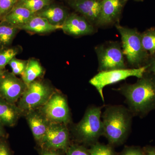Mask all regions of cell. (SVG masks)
<instances>
[{
  "mask_svg": "<svg viewBox=\"0 0 155 155\" xmlns=\"http://www.w3.org/2000/svg\"><path fill=\"white\" fill-rule=\"evenodd\" d=\"M125 97L133 116L143 118L155 110V76L146 71L133 84H122L116 90Z\"/></svg>",
  "mask_w": 155,
  "mask_h": 155,
  "instance_id": "1",
  "label": "cell"
},
{
  "mask_svg": "<svg viewBox=\"0 0 155 155\" xmlns=\"http://www.w3.org/2000/svg\"><path fill=\"white\" fill-rule=\"evenodd\" d=\"M133 114L122 105L107 107L102 114L103 135L113 145L122 144L131 130Z\"/></svg>",
  "mask_w": 155,
  "mask_h": 155,
  "instance_id": "2",
  "label": "cell"
},
{
  "mask_svg": "<svg viewBox=\"0 0 155 155\" xmlns=\"http://www.w3.org/2000/svg\"><path fill=\"white\" fill-rule=\"evenodd\" d=\"M116 28L121 36L122 50L127 63L138 68L145 65L149 54L144 49L141 39V33L136 28H130L116 24Z\"/></svg>",
  "mask_w": 155,
  "mask_h": 155,
  "instance_id": "3",
  "label": "cell"
},
{
  "mask_svg": "<svg viewBox=\"0 0 155 155\" xmlns=\"http://www.w3.org/2000/svg\"><path fill=\"white\" fill-rule=\"evenodd\" d=\"M101 107L89 108L83 118L75 127L78 138L85 143H93L103 135Z\"/></svg>",
  "mask_w": 155,
  "mask_h": 155,
  "instance_id": "4",
  "label": "cell"
},
{
  "mask_svg": "<svg viewBox=\"0 0 155 155\" xmlns=\"http://www.w3.org/2000/svg\"><path fill=\"white\" fill-rule=\"evenodd\" d=\"M53 94L52 88L47 83L34 81L27 86L19 99L18 107L22 112L34 110L43 106Z\"/></svg>",
  "mask_w": 155,
  "mask_h": 155,
  "instance_id": "5",
  "label": "cell"
},
{
  "mask_svg": "<svg viewBox=\"0 0 155 155\" xmlns=\"http://www.w3.org/2000/svg\"><path fill=\"white\" fill-rule=\"evenodd\" d=\"M146 66H144L138 68L101 71L90 79L89 83L95 87L103 101L104 102L103 90L105 87L125 80L131 76L140 78L146 71Z\"/></svg>",
  "mask_w": 155,
  "mask_h": 155,
  "instance_id": "6",
  "label": "cell"
},
{
  "mask_svg": "<svg viewBox=\"0 0 155 155\" xmlns=\"http://www.w3.org/2000/svg\"><path fill=\"white\" fill-rule=\"evenodd\" d=\"M98 60V71L126 69L121 45L110 41L100 45L95 48Z\"/></svg>",
  "mask_w": 155,
  "mask_h": 155,
  "instance_id": "7",
  "label": "cell"
},
{
  "mask_svg": "<svg viewBox=\"0 0 155 155\" xmlns=\"http://www.w3.org/2000/svg\"><path fill=\"white\" fill-rule=\"evenodd\" d=\"M42 107V114L49 122L65 124L70 121V111L67 100L60 94H53Z\"/></svg>",
  "mask_w": 155,
  "mask_h": 155,
  "instance_id": "8",
  "label": "cell"
},
{
  "mask_svg": "<svg viewBox=\"0 0 155 155\" xmlns=\"http://www.w3.org/2000/svg\"><path fill=\"white\" fill-rule=\"evenodd\" d=\"M69 142V131L65 124L51 122L39 145L41 148L66 151Z\"/></svg>",
  "mask_w": 155,
  "mask_h": 155,
  "instance_id": "9",
  "label": "cell"
},
{
  "mask_svg": "<svg viewBox=\"0 0 155 155\" xmlns=\"http://www.w3.org/2000/svg\"><path fill=\"white\" fill-rule=\"evenodd\" d=\"M27 86L12 72L5 70L0 80V97L15 104L24 93Z\"/></svg>",
  "mask_w": 155,
  "mask_h": 155,
  "instance_id": "10",
  "label": "cell"
},
{
  "mask_svg": "<svg viewBox=\"0 0 155 155\" xmlns=\"http://www.w3.org/2000/svg\"><path fill=\"white\" fill-rule=\"evenodd\" d=\"M61 29L64 33L75 36L91 34L94 31L92 24L86 18L74 13L69 14Z\"/></svg>",
  "mask_w": 155,
  "mask_h": 155,
  "instance_id": "11",
  "label": "cell"
},
{
  "mask_svg": "<svg viewBox=\"0 0 155 155\" xmlns=\"http://www.w3.org/2000/svg\"><path fill=\"white\" fill-rule=\"evenodd\" d=\"M69 3L91 23L97 24L101 9V0H69Z\"/></svg>",
  "mask_w": 155,
  "mask_h": 155,
  "instance_id": "12",
  "label": "cell"
},
{
  "mask_svg": "<svg viewBox=\"0 0 155 155\" xmlns=\"http://www.w3.org/2000/svg\"><path fill=\"white\" fill-rule=\"evenodd\" d=\"M101 9L96 25H106L117 21L125 0H101Z\"/></svg>",
  "mask_w": 155,
  "mask_h": 155,
  "instance_id": "13",
  "label": "cell"
},
{
  "mask_svg": "<svg viewBox=\"0 0 155 155\" xmlns=\"http://www.w3.org/2000/svg\"><path fill=\"white\" fill-rule=\"evenodd\" d=\"M26 118L35 139L39 144L47 131L50 122L41 113L34 110L28 112Z\"/></svg>",
  "mask_w": 155,
  "mask_h": 155,
  "instance_id": "14",
  "label": "cell"
},
{
  "mask_svg": "<svg viewBox=\"0 0 155 155\" xmlns=\"http://www.w3.org/2000/svg\"><path fill=\"white\" fill-rule=\"evenodd\" d=\"M69 15L64 7L51 4L35 14L46 19L52 25L59 26H62Z\"/></svg>",
  "mask_w": 155,
  "mask_h": 155,
  "instance_id": "15",
  "label": "cell"
},
{
  "mask_svg": "<svg viewBox=\"0 0 155 155\" xmlns=\"http://www.w3.org/2000/svg\"><path fill=\"white\" fill-rule=\"evenodd\" d=\"M22 112L15 105L0 97V122L4 126L13 127Z\"/></svg>",
  "mask_w": 155,
  "mask_h": 155,
  "instance_id": "16",
  "label": "cell"
},
{
  "mask_svg": "<svg viewBox=\"0 0 155 155\" xmlns=\"http://www.w3.org/2000/svg\"><path fill=\"white\" fill-rule=\"evenodd\" d=\"M17 28L19 30L42 34L49 33L61 29L62 26L52 25L45 18L35 15L27 23Z\"/></svg>",
  "mask_w": 155,
  "mask_h": 155,
  "instance_id": "17",
  "label": "cell"
},
{
  "mask_svg": "<svg viewBox=\"0 0 155 155\" xmlns=\"http://www.w3.org/2000/svg\"><path fill=\"white\" fill-rule=\"evenodd\" d=\"M35 15V14L26 8L16 5L2 20L18 28L27 23Z\"/></svg>",
  "mask_w": 155,
  "mask_h": 155,
  "instance_id": "18",
  "label": "cell"
},
{
  "mask_svg": "<svg viewBox=\"0 0 155 155\" xmlns=\"http://www.w3.org/2000/svg\"><path fill=\"white\" fill-rule=\"evenodd\" d=\"M44 72L42 67L38 60L30 59L23 74L21 75L22 80L28 86L38 78L41 77Z\"/></svg>",
  "mask_w": 155,
  "mask_h": 155,
  "instance_id": "19",
  "label": "cell"
},
{
  "mask_svg": "<svg viewBox=\"0 0 155 155\" xmlns=\"http://www.w3.org/2000/svg\"><path fill=\"white\" fill-rule=\"evenodd\" d=\"M14 25L4 20L0 21V48L10 47L18 32Z\"/></svg>",
  "mask_w": 155,
  "mask_h": 155,
  "instance_id": "20",
  "label": "cell"
},
{
  "mask_svg": "<svg viewBox=\"0 0 155 155\" xmlns=\"http://www.w3.org/2000/svg\"><path fill=\"white\" fill-rule=\"evenodd\" d=\"M21 51L20 47L0 48V69H5L6 66Z\"/></svg>",
  "mask_w": 155,
  "mask_h": 155,
  "instance_id": "21",
  "label": "cell"
},
{
  "mask_svg": "<svg viewBox=\"0 0 155 155\" xmlns=\"http://www.w3.org/2000/svg\"><path fill=\"white\" fill-rule=\"evenodd\" d=\"M143 46L149 54L155 53V27H152L141 33Z\"/></svg>",
  "mask_w": 155,
  "mask_h": 155,
  "instance_id": "22",
  "label": "cell"
},
{
  "mask_svg": "<svg viewBox=\"0 0 155 155\" xmlns=\"http://www.w3.org/2000/svg\"><path fill=\"white\" fill-rule=\"evenodd\" d=\"M51 4V0H18L16 5L35 14Z\"/></svg>",
  "mask_w": 155,
  "mask_h": 155,
  "instance_id": "23",
  "label": "cell"
},
{
  "mask_svg": "<svg viewBox=\"0 0 155 155\" xmlns=\"http://www.w3.org/2000/svg\"><path fill=\"white\" fill-rule=\"evenodd\" d=\"M89 151L90 155H115L112 147L97 143L93 145Z\"/></svg>",
  "mask_w": 155,
  "mask_h": 155,
  "instance_id": "24",
  "label": "cell"
},
{
  "mask_svg": "<svg viewBox=\"0 0 155 155\" xmlns=\"http://www.w3.org/2000/svg\"><path fill=\"white\" fill-rule=\"evenodd\" d=\"M28 61L19 60L16 58H13L8 64L12 73L16 75H22L27 66Z\"/></svg>",
  "mask_w": 155,
  "mask_h": 155,
  "instance_id": "25",
  "label": "cell"
},
{
  "mask_svg": "<svg viewBox=\"0 0 155 155\" xmlns=\"http://www.w3.org/2000/svg\"><path fill=\"white\" fill-rule=\"evenodd\" d=\"M18 1V0H0V17L1 20L12 10Z\"/></svg>",
  "mask_w": 155,
  "mask_h": 155,
  "instance_id": "26",
  "label": "cell"
},
{
  "mask_svg": "<svg viewBox=\"0 0 155 155\" xmlns=\"http://www.w3.org/2000/svg\"><path fill=\"white\" fill-rule=\"evenodd\" d=\"M65 155H90L89 150L85 147L77 145L68 147Z\"/></svg>",
  "mask_w": 155,
  "mask_h": 155,
  "instance_id": "27",
  "label": "cell"
},
{
  "mask_svg": "<svg viewBox=\"0 0 155 155\" xmlns=\"http://www.w3.org/2000/svg\"><path fill=\"white\" fill-rule=\"evenodd\" d=\"M120 155H145V153L138 147H128L125 148Z\"/></svg>",
  "mask_w": 155,
  "mask_h": 155,
  "instance_id": "28",
  "label": "cell"
},
{
  "mask_svg": "<svg viewBox=\"0 0 155 155\" xmlns=\"http://www.w3.org/2000/svg\"><path fill=\"white\" fill-rule=\"evenodd\" d=\"M146 71L150 72L155 76V53L152 54H149L145 65Z\"/></svg>",
  "mask_w": 155,
  "mask_h": 155,
  "instance_id": "29",
  "label": "cell"
},
{
  "mask_svg": "<svg viewBox=\"0 0 155 155\" xmlns=\"http://www.w3.org/2000/svg\"><path fill=\"white\" fill-rule=\"evenodd\" d=\"M0 155H12L11 149L6 138L0 140Z\"/></svg>",
  "mask_w": 155,
  "mask_h": 155,
  "instance_id": "30",
  "label": "cell"
},
{
  "mask_svg": "<svg viewBox=\"0 0 155 155\" xmlns=\"http://www.w3.org/2000/svg\"><path fill=\"white\" fill-rule=\"evenodd\" d=\"M61 151L64 150L41 148L39 151V154L40 155H64Z\"/></svg>",
  "mask_w": 155,
  "mask_h": 155,
  "instance_id": "31",
  "label": "cell"
},
{
  "mask_svg": "<svg viewBox=\"0 0 155 155\" xmlns=\"http://www.w3.org/2000/svg\"><path fill=\"white\" fill-rule=\"evenodd\" d=\"M144 151L145 155H155V147H148Z\"/></svg>",
  "mask_w": 155,
  "mask_h": 155,
  "instance_id": "32",
  "label": "cell"
},
{
  "mask_svg": "<svg viewBox=\"0 0 155 155\" xmlns=\"http://www.w3.org/2000/svg\"><path fill=\"white\" fill-rule=\"evenodd\" d=\"M4 126L0 122V140L2 139L6 138V133Z\"/></svg>",
  "mask_w": 155,
  "mask_h": 155,
  "instance_id": "33",
  "label": "cell"
},
{
  "mask_svg": "<svg viewBox=\"0 0 155 155\" xmlns=\"http://www.w3.org/2000/svg\"><path fill=\"white\" fill-rule=\"evenodd\" d=\"M5 70V69H0V80H1V78H2V76L3 73H4Z\"/></svg>",
  "mask_w": 155,
  "mask_h": 155,
  "instance_id": "34",
  "label": "cell"
},
{
  "mask_svg": "<svg viewBox=\"0 0 155 155\" xmlns=\"http://www.w3.org/2000/svg\"><path fill=\"white\" fill-rule=\"evenodd\" d=\"M127 1H128V0H125L126 2H127ZM135 1H141V0H135Z\"/></svg>",
  "mask_w": 155,
  "mask_h": 155,
  "instance_id": "35",
  "label": "cell"
},
{
  "mask_svg": "<svg viewBox=\"0 0 155 155\" xmlns=\"http://www.w3.org/2000/svg\"><path fill=\"white\" fill-rule=\"evenodd\" d=\"M1 21V17H0V21Z\"/></svg>",
  "mask_w": 155,
  "mask_h": 155,
  "instance_id": "36",
  "label": "cell"
}]
</instances>
